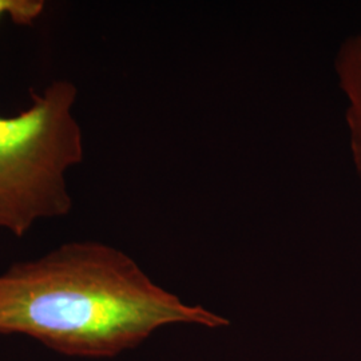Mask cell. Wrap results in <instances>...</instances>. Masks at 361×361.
<instances>
[{
  "label": "cell",
  "mask_w": 361,
  "mask_h": 361,
  "mask_svg": "<svg viewBox=\"0 0 361 361\" xmlns=\"http://www.w3.org/2000/svg\"><path fill=\"white\" fill-rule=\"evenodd\" d=\"M229 320L185 304L134 258L99 241H70L0 273V335L27 336L70 357L109 359L158 329Z\"/></svg>",
  "instance_id": "1"
},
{
  "label": "cell",
  "mask_w": 361,
  "mask_h": 361,
  "mask_svg": "<svg viewBox=\"0 0 361 361\" xmlns=\"http://www.w3.org/2000/svg\"><path fill=\"white\" fill-rule=\"evenodd\" d=\"M31 98L26 110L0 116V231L16 238L73 210L67 177L85 158L77 86L55 80Z\"/></svg>",
  "instance_id": "2"
},
{
  "label": "cell",
  "mask_w": 361,
  "mask_h": 361,
  "mask_svg": "<svg viewBox=\"0 0 361 361\" xmlns=\"http://www.w3.org/2000/svg\"><path fill=\"white\" fill-rule=\"evenodd\" d=\"M335 71L338 86L347 99L349 146L361 182V34L343 42L336 54Z\"/></svg>",
  "instance_id": "3"
},
{
  "label": "cell",
  "mask_w": 361,
  "mask_h": 361,
  "mask_svg": "<svg viewBox=\"0 0 361 361\" xmlns=\"http://www.w3.org/2000/svg\"><path fill=\"white\" fill-rule=\"evenodd\" d=\"M43 0H0V18L8 16L20 26L32 25L44 11Z\"/></svg>",
  "instance_id": "4"
}]
</instances>
